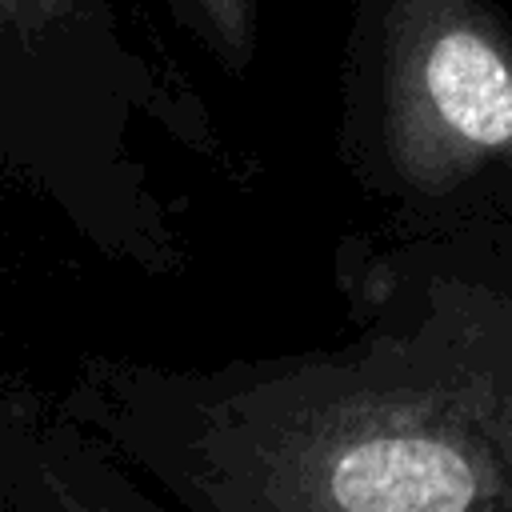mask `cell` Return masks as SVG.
Returning <instances> with one entry per match:
<instances>
[{
    "mask_svg": "<svg viewBox=\"0 0 512 512\" xmlns=\"http://www.w3.org/2000/svg\"><path fill=\"white\" fill-rule=\"evenodd\" d=\"M244 472L260 512H512V388L360 380L276 420Z\"/></svg>",
    "mask_w": 512,
    "mask_h": 512,
    "instance_id": "obj_1",
    "label": "cell"
},
{
    "mask_svg": "<svg viewBox=\"0 0 512 512\" xmlns=\"http://www.w3.org/2000/svg\"><path fill=\"white\" fill-rule=\"evenodd\" d=\"M384 92L388 156L416 192L512 168V40L472 0H396Z\"/></svg>",
    "mask_w": 512,
    "mask_h": 512,
    "instance_id": "obj_2",
    "label": "cell"
},
{
    "mask_svg": "<svg viewBox=\"0 0 512 512\" xmlns=\"http://www.w3.org/2000/svg\"><path fill=\"white\" fill-rule=\"evenodd\" d=\"M212 36L232 52L244 56L252 40V0H192Z\"/></svg>",
    "mask_w": 512,
    "mask_h": 512,
    "instance_id": "obj_3",
    "label": "cell"
},
{
    "mask_svg": "<svg viewBox=\"0 0 512 512\" xmlns=\"http://www.w3.org/2000/svg\"><path fill=\"white\" fill-rule=\"evenodd\" d=\"M56 4H60V0H0L8 28H24V32H32L44 16H52Z\"/></svg>",
    "mask_w": 512,
    "mask_h": 512,
    "instance_id": "obj_4",
    "label": "cell"
},
{
    "mask_svg": "<svg viewBox=\"0 0 512 512\" xmlns=\"http://www.w3.org/2000/svg\"><path fill=\"white\" fill-rule=\"evenodd\" d=\"M72 512H92V508H72Z\"/></svg>",
    "mask_w": 512,
    "mask_h": 512,
    "instance_id": "obj_5",
    "label": "cell"
}]
</instances>
